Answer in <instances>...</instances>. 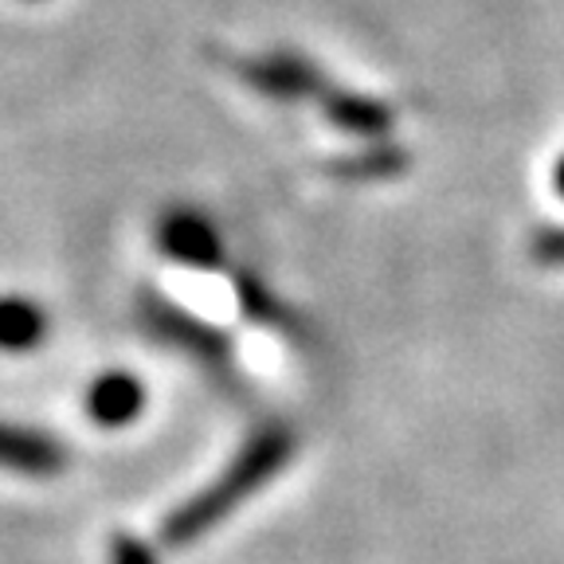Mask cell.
<instances>
[{
    "instance_id": "obj_1",
    "label": "cell",
    "mask_w": 564,
    "mask_h": 564,
    "mask_svg": "<svg viewBox=\"0 0 564 564\" xmlns=\"http://www.w3.org/2000/svg\"><path fill=\"white\" fill-rule=\"evenodd\" d=\"M291 455H294V435L286 432V427H263V432H256L220 475L169 513L165 525H161V541H165L169 549H185V545H193V541H200L204 533H212L228 513H236V506L243 502V498L263 490V486L291 463Z\"/></svg>"
},
{
    "instance_id": "obj_2",
    "label": "cell",
    "mask_w": 564,
    "mask_h": 564,
    "mask_svg": "<svg viewBox=\"0 0 564 564\" xmlns=\"http://www.w3.org/2000/svg\"><path fill=\"white\" fill-rule=\"evenodd\" d=\"M145 322L153 334H161L165 341H173L176 349L193 352L196 361L208 365H228L231 361V341L228 334H220L216 326L200 322V317L185 314V310L169 306V302H145Z\"/></svg>"
},
{
    "instance_id": "obj_3",
    "label": "cell",
    "mask_w": 564,
    "mask_h": 564,
    "mask_svg": "<svg viewBox=\"0 0 564 564\" xmlns=\"http://www.w3.org/2000/svg\"><path fill=\"white\" fill-rule=\"evenodd\" d=\"M0 467L28 478H52L67 467V447L47 432L0 420Z\"/></svg>"
},
{
    "instance_id": "obj_4",
    "label": "cell",
    "mask_w": 564,
    "mask_h": 564,
    "mask_svg": "<svg viewBox=\"0 0 564 564\" xmlns=\"http://www.w3.org/2000/svg\"><path fill=\"white\" fill-rule=\"evenodd\" d=\"M83 408H87L90 423L115 432V427H126V423H133L141 412H145V384H141L133 372L110 369V372H102V377L90 380Z\"/></svg>"
},
{
    "instance_id": "obj_5",
    "label": "cell",
    "mask_w": 564,
    "mask_h": 564,
    "mask_svg": "<svg viewBox=\"0 0 564 564\" xmlns=\"http://www.w3.org/2000/svg\"><path fill=\"white\" fill-rule=\"evenodd\" d=\"M161 243H165V251L176 263L188 267H220L224 259V243L216 236V228L208 220H200V216H188V212L169 216V224L161 228Z\"/></svg>"
},
{
    "instance_id": "obj_6",
    "label": "cell",
    "mask_w": 564,
    "mask_h": 564,
    "mask_svg": "<svg viewBox=\"0 0 564 564\" xmlns=\"http://www.w3.org/2000/svg\"><path fill=\"white\" fill-rule=\"evenodd\" d=\"M47 337V314L40 302L4 294L0 299V352H32Z\"/></svg>"
},
{
    "instance_id": "obj_7",
    "label": "cell",
    "mask_w": 564,
    "mask_h": 564,
    "mask_svg": "<svg viewBox=\"0 0 564 564\" xmlns=\"http://www.w3.org/2000/svg\"><path fill=\"white\" fill-rule=\"evenodd\" d=\"M110 564H158V549L133 533H118L110 541Z\"/></svg>"
},
{
    "instance_id": "obj_8",
    "label": "cell",
    "mask_w": 564,
    "mask_h": 564,
    "mask_svg": "<svg viewBox=\"0 0 564 564\" xmlns=\"http://www.w3.org/2000/svg\"><path fill=\"white\" fill-rule=\"evenodd\" d=\"M538 259L541 263H556L564 267V231H545V236H538Z\"/></svg>"
},
{
    "instance_id": "obj_9",
    "label": "cell",
    "mask_w": 564,
    "mask_h": 564,
    "mask_svg": "<svg viewBox=\"0 0 564 564\" xmlns=\"http://www.w3.org/2000/svg\"><path fill=\"white\" fill-rule=\"evenodd\" d=\"M553 185H556V193L564 196V158H561V165H556V173H553Z\"/></svg>"
}]
</instances>
